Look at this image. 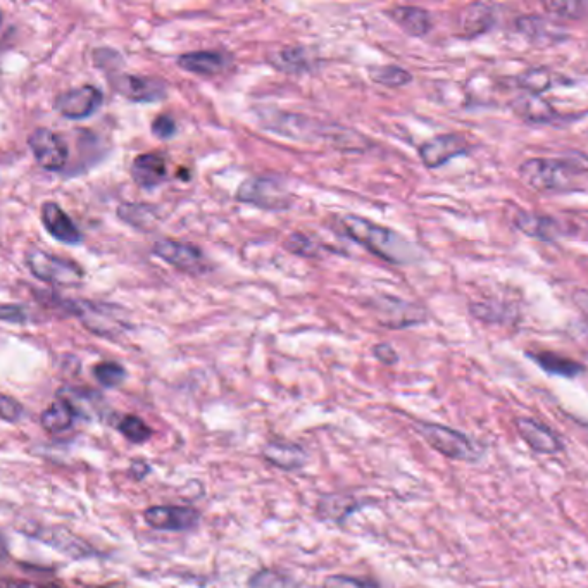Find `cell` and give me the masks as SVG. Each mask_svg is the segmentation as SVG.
Instances as JSON below:
<instances>
[{
    "label": "cell",
    "instance_id": "1",
    "mask_svg": "<svg viewBox=\"0 0 588 588\" xmlns=\"http://www.w3.org/2000/svg\"><path fill=\"white\" fill-rule=\"evenodd\" d=\"M521 182L535 192H573L588 175V157L571 152L563 157H532L518 168Z\"/></svg>",
    "mask_w": 588,
    "mask_h": 588
},
{
    "label": "cell",
    "instance_id": "2",
    "mask_svg": "<svg viewBox=\"0 0 588 588\" xmlns=\"http://www.w3.org/2000/svg\"><path fill=\"white\" fill-rule=\"evenodd\" d=\"M340 223L344 226L345 233L354 242L363 245L368 251L382 257L388 263H409L416 257V249L413 245L387 226L376 225L370 219L361 218L356 214H347Z\"/></svg>",
    "mask_w": 588,
    "mask_h": 588
},
{
    "label": "cell",
    "instance_id": "3",
    "mask_svg": "<svg viewBox=\"0 0 588 588\" xmlns=\"http://www.w3.org/2000/svg\"><path fill=\"white\" fill-rule=\"evenodd\" d=\"M418 432L425 438L426 444L442 454V456L454 459V461H466L476 463L483 456L482 445L468 437L466 433L457 432L449 426L435 425V423H421Z\"/></svg>",
    "mask_w": 588,
    "mask_h": 588
},
{
    "label": "cell",
    "instance_id": "4",
    "mask_svg": "<svg viewBox=\"0 0 588 588\" xmlns=\"http://www.w3.org/2000/svg\"><path fill=\"white\" fill-rule=\"evenodd\" d=\"M26 266L38 280L56 287H76L83 282L85 276V271L75 261H68L38 249L26 254Z\"/></svg>",
    "mask_w": 588,
    "mask_h": 588
},
{
    "label": "cell",
    "instance_id": "5",
    "mask_svg": "<svg viewBox=\"0 0 588 588\" xmlns=\"http://www.w3.org/2000/svg\"><path fill=\"white\" fill-rule=\"evenodd\" d=\"M69 304V311L78 316L90 332L101 337H114L126 328L125 318L121 316L118 307L88 301H69Z\"/></svg>",
    "mask_w": 588,
    "mask_h": 588
},
{
    "label": "cell",
    "instance_id": "6",
    "mask_svg": "<svg viewBox=\"0 0 588 588\" xmlns=\"http://www.w3.org/2000/svg\"><path fill=\"white\" fill-rule=\"evenodd\" d=\"M371 307L375 309L378 321L390 328H407V326L420 325L426 321L425 307L413 304V302L402 301L390 295L376 297Z\"/></svg>",
    "mask_w": 588,
    "mask_h": 588
},
{
    "label": "cell",
    "instance_id": "7",
    "mask_svg": "<svg viewBox=\"0 0 588 588\" xmlns=\"http://www.w3.org/2000/svg\"><path fill=\"white\" fill-rule=\"evenodd\" d=\"M33 157L47 171H59L68 163L69 149L66 140L49 128H38L28 137Z\"/></svg>",
    "mask_w": 588,
    "mask_h": 588
},
{
    "label": "cell",
    "instance_id": "8",
    "mask_svg": "<svg viewBox=\"0 0 588 588\" xmlns=\"http://www.w3.org/2000/svg\"><path fill=\"white\" fill-rule=\"evenodd\" d=\"M237 199L261 209H288L290 195L287 190L268 178H251L238 188Z\"/></svg>",
    "mask_w": 588,
    "mask_h": 588
},
{
    "label": "cell",
    "instance_id": "9",
    "mask_svg": "<svg viewBox=\"0 0 588 588\" xmlns=\"http://www.w3.org/2000/svg\"><path fill=\"white\" fill-rule=\"evenodd\" d=\"M144 520L154 530L188 532L201 521V514L188 506H152L145 509Z\"/></svg>",
    "mask_w": 588,
    "mask_h": 588
},
{
    "label": "cell",
    "instance_id": "10",
    "mask_svg": "<svg viewBox=\"0 0 588 588\" xmlns=\"http://www.w3.org/2000/svg\"><path fill=\"white\" fill-rule=\"evenodd\" d=\"M102 102L104 97L99 88H95L94 85H83L57 95L54 107L64 118L87 119L101 109Z\"/></svg>",
    "mask_w": 588,
    "mask_h": 588
},
{
    "label": "cell",
    "instance_id": "11",
    "mask_svg": "<svg viewBox=\"0 0 588 588\" xmlns=\"http://www.w3.org/2000/svg\"><path fill=\"white\" fill-rule=\"evenodd\" d=\"M152 251L157 257L166 261L169 266L180 269L188 275H195L204 269V256H202L201 249L195 245L163 238V240H157Z\"/></svg>",
    "mask_w": 588,
    "mask_h": 588
},
{
    "label": "cell",
    "instance_id": "12",
    "mask_svg": "<svg viewBox=\"0 0 588 588\" xmlns=\"http://www.w3.org/2000/svg\"><path fill=\"white\" fill-rule=\"evenodd\" d=\"M470 151V144L463 135L445 133L426 140L420 147V159L426 168H440L454 157L464 156Z\"/></svg>",
    "mask_w": 588,
    "mask_h": 588
},
{
    "label": "cell",
    "instance_id": "13",
    "mask_svg": "<svg viewBox=\"0 0 588 588\" xmlns=\"http://www.w3.org/2000/svg\"><path fill=\"white\" fill-rule=\"evenodd\" d=\"M111 83L118 94L133 102L163 101L168 94L166 83L147 76L119 75L114 76Z\"/></svg>",
    "mask_w": 588,
    "mask_h": 588
},
{
    "label": "cell",
    "instance_id": "14",
    "mask_svg": "<svg viewBox=\"0 0 588 588\" xmlns=\"http://www.w3.org/2000/svg\"><path fill=\"white\" fill-rule=\"evenodd\" d=\"M40 218L45 230L51 233V237L68 245H76L82 242V232L73 223V219L64 213L63 207L56 202H45L40 211Z\"/></svg>",
    "mask_w": 588,
    "mask_h": 588
},
{
    "label": "cell",
    "instance_id": "15",
    "mask_svg": "<svg viewBox=\"0 0 588 588\" xmlns=\"http://www.w3.org/2000/svg\"><path fill=\"white\" fill-rule=\"evenodd\" d=\"M513 223L520 232L526 233L528 237L538 238L544 242H552L563 237V225L556 218L545 216V214L530 213L518 209L514 214Z\"/></svg>",
    "mask_w": 588,
    "mask_h": 588
},
{
    "label": "cell",
    "instance_id": "16",
    "mask_svg": "<svg viewBox=\"0 0 588 588\" xmlns=\"http://www.w3.org/2000/svg\"><path fill=\"white\" fill-rule=\"evenodd\" d=\"M520 437L538 454H557L563 451V442L549 426L538 423L533 418H520L516 421Z\"/></svg>",
    "mask_w": 588,
    "mask_h": 588
},
{
    "label": "cell",
    "instance_id": "17",
    "mask_svg": "<svg viewBox=\"0 0 588 588\" xmlns=\"http://www.w3.org/2000/svg\"><path fill=\"white\" fill-rule=\"evenodd\" d=\"M495 25V9L487 2H473L459 14V30L466 40L482 37Z\"/></svg>",
    "mask_w": 588,
    "mask_h": 588
},
{
    "label": "cell",
    "instance_id": "18",
    "mask_svg": "<svg viewBox=\"0 0 588 588\" xmlns=\"http://www.w3.org/2000/svg\"><path fill=\"white\" fill-rule=\"evenodd\" d=\"M132 176L138 187L156 188L168 176L166 157L161 152H147L133 159Z\"/></svg>",
    "mask_w": 588,
    "mask_h": 588
},
{
    "label": "cell",
    "instance_id": "19",
    "mask_svg": "<svg viewBox=\"0 0 588 588\" xmlns=\"http://www.w3.org/2000/svg\"><path fill=\"white\" fill-rule=\"evenodd\" d=\"M509 106L518 118L533 125H545L557 119L556 109L552 107L551 102L545 101L540 95L523 94L520 97H514Z\"/></svg>",
    "mask_w": 588,
    "mask_h": 588
},
{
    "label": "cell",
    "instance_id": "20",
    "mask_svg": "<svg viewBox=\"0 0 588 588\" xmlns=\"http://www.w3.org/2000/svg\"><path fill=\"white\" fill-rule=\"evenodd\" d=\"M388 18L411 37H425L432 32V14L418 6H395L388 9Z\"/></svg>",
    "mask_w": 588,
    "mask_h": 588
},
{
    "label": "cell",
    "instance_id": "21",
    "mask_svg": "<svg viewBox=\"0 0 588 588\" xmlns=\"http://www.w3.org/2000/svg\"><path fill=\"white\" fill-rule=\"evenodd\" d=\"M225 56L219 52L199 51L188 52L178 57V66L194 75H218L225 69Z\"/></svg>",
    "mask_w": 588,
    "mask_h": 588
},
{
    "label": "cell",
    "instance_id": "22",
    "mask_svg": "<svg viewBox=\"0 0 588 588\" xmlns=\"http://www.w3.org/2000/svg\"><path fill=\"white\" fill-rule=\"evenodd\" d=\"M528 357L533 363H537L545 373L549 375L563 376V378H576L585 371V366L570 357L559 356L554 352H528Z\"/></svg>",
    "mask_w": 588,
    "mask_h": 588
},
{
    "label": "cell",
    "instance_id": "23",
    "mask_svg": "<svg viewBox=\"0 0 588 588\" xmlns=\"http://www.w3.org/2000/svg\"><path fill=\"white\" fill-rule=\"evenodd\" d=\"M516 30L526 38H530L532 42H537V40L559 42V40H563L561 26H556L549 19L540 18V16H521L516 21Z\"/></svg>",
    "mask_w": 588,
    "mask_h": 588
},
{
    "label": "cell",
    "instance_id": "24",
    "mask_svg": "<svg viewBox=\"0 0 588 588\" xmlns=\"http://www.w3.org/2000/svg\"><path fill=\"white\" fill-rule=\"evenodd\" d=\"M76 416L78 413H76L75 407L71 406L68 401L59 399L45 409L40 416V423L44 426L45 432L63 433L73 426Z\"/></svg>",
    "mask_w": 588,
    "mask_h": 588
},
{
    "label": "cell",
    "instance_id": "25",
    "mask_svg": "<svg viewBox=\"0 0 588 588\" xmlns=\"http://www.w3.org/2000/svg\"><path fill=\"white\" fill-rule=\"evenodd\" d=\"M264 457L268 459L269 463L275 464V466L283 468V470L301 468L304 461H306V454H304L301 447L292 444H280V442L266 445Z\"/></svg>",
    "mask_w": 588,
    "mask_h": 588
},
{
    "label": "cell",
    "instance_id": "26",
    "mask_svg": "<svg viewBox=\"0 0 588 588\" xmlns=\"http://www.w3.org/2000/svg\"><path fill=\"white\" fill-rule=\"evenodd\" d=\"M557 80L559 78L547 68H532L516 76V85L525 90V94L540 95L545 90L556 87Z\"/></svg>",
    "mask_w": 588,
    "mask_h": 588
},
{
    "label": "cell",
    "instance_id": "27",
    "mask_svg": "<svg viewBox=\"0 0 588 588\" xmlns=\"http://www.w3.org/2000/svg\"><path fill=\"white\" fill-rule=\"evenodd\" d=\"M370 76L373 82L388 88L406 87L413 82V75L401 66H376L370 69Z\"/></svg>",
    "mask_w": 588,
    "mask_h": 588
},
{
    "label": "cell",
    "instance_id": "28",
    "mask_svg": "<svg viewBox=\"0 0 588 588\" xmlns=\"http://www.w3.org/2000/svg\"><path fill=\"white\" fill-rule=\"evenodd\" d=\"M470 313L476 320L485 323H506L514 316L513 309L501 302H473L470 304Z\"/></svg>",
    "mask_w": 588,
    "mask_h": 588
},
{
    "label": "cell",
    "instance_id": "29",
    "mask_svg": "<svg viewBox=\"0 0 588 588\" xmlns=\"http://www.w3.org/2000/svg\"><path fill=\"white\" fill-rule=\"evenodd\" d=\"M118 430L126 440H130L133 444H144L152 437L151 428L145 425L144 420H140L138 416H132V414L119 421Z\"/></svg>",
    "mask_w": 588,
    "mask_h": 588
},
{
    "label": "cell",
    "instance_id": "30",
    "mask_svg": "<svg viewBox=\"0 0 588 588\" xmlns=\"http://www.w3.org/2000/svg\"><path fill=\"white\" fill-rule=\"evenodd\" d=\"M118 216L125 219L126 223L137 226V228H147L154 221V209L144 204H125L118 209Z\"/></svg>",
    "mask_w": 588,
    "mask_h": 588
},
{
    "label": "cell",
    "instance_id": "31",
    "mask_svg": "<svg viewBox=\"0 0 588 588\" xmlns=\"http://www.w3.org/2000/svg\"><path fill=\"white\" fill-rule=\"evenodd\" d=\"M273 64L276 68H280V71H287V73H299V71L309 68V61H307L304 49H285V51L278 52Z\"/></svg>",
    "mask_w": 588,
    "mask_h": 588
},
{
    "label": "cell",
    "instance_id": "32",
    "mask_svg": "<svg viewBox=\"0 0 588 588\" xmlns=\"http://www.w3.org/2000/svg\"><path fill=\"white\" fill-rule=\"evenodd\" d=\"M544 9L557 18L578 19L585 14L587 6L578 0H551L544 2Z\"/></svg>",
    "mask_w": 588,
    "mask_h": 588
},
{
    "label": "cell",
    "instance_id": "33",
    "mask_svg": "<svg viewBox=\"0 0 588 588\" xmlns=\"http://www.w3.org/2000/svg\"><path fill=\"white\" fill-rule=\"evenodd\" d=\"M94 376L97 382L107 388L119 387L125 382L126 371L118 363H101L94 368Z\"/></svg>",
    "mask_w": 588,
    "mask_h": 588
},
{
    "label": "cell",
    "instance_id": "34",
    "mask_svg": "<svg viewBox=\"0 0 588 588\" xmlns=\"http://www.w3.org/2000/svg\"><path fill=\"white\" fill-rule=\"evenodd\" d=\"M287 247L288 251L294 252L297 256L316 257L320 254V245L301 233L292 235L287 242Z\"/></svg>",
    "mask_w": 588,
    "mask_h": 588
},
{
    "label": "cell",
    "instance_id": "35",
    "mask_svg": "<svg viewBox=\"0 0 588 588\" xmlns=\"http://www.w3.org/2000/svg\"><path fill=\"white\" fill-rule=\"evenodd\" d=\"M0 414H2V420L7 421V423H16L23 416V406L18 401H14L13 397L2 395Z\"/></svg>",
    "mask_w": 588,
    "mask_h": 588
},
{
    "label": "cell",
    "instance_id": "36",
    "mask_svg": "<svg viewBox=\"0 0 588 588\" xmlns=\"http://www.w3.org/2000/svg\"><path fill=\"white\" fill-rule=\"evenodd\" d=\"M152 133L156 135V137L163 138H171L176 133V121L175 119L171 118L169 114H161V116H157L154 121H152Z\"/></svg>",
    "mask_w": 588,
    "mask_h": 588
},
{
    "label": "cell",
    "instance_id": "37",
    "mask_svg": "<svg viewBox=\"0 0 588 588\" xmlns=\"http://www.w3.org/2000/svg\"><path fill=\"white\" fill-rule=\"evenodd\" d=\"M323 588H373L368 583H364L363 580H357L352 576L345 575H333L326 578L323 583Z\"/></svg>",
    "mask_w": 588,
    "mask_h": 588
},
{
    "label": "cell",
    "instance_id": "38",
    "mask_svg": "<svg viewBox=\"0 0 588 588\" xmlns=\"http://www.w3.org/2000/svg\"><path fill=\"white\" fill-rule=\"evenodd\" d=\"M2 320L6 323H25L28 320V313L25 311V307L13 306V304H4L2 306Z\"/></svg>",
    "mask_w": 588,
    "mask_h": 588
},
{
    "label": "cell",
    "instance_id": "39",
    "mask_svg": "<svg viewBox=\"0 0 588 588\" xmlns=\"http://www.w3.org/2000/svg\"><path fill=\"white\" fill-rule=\"evenodd\" d=\"M373 352H375L376 359H380L383 364H395L399 361V356L392 345L378 344Z\"/></svg>",
    "mask_w": 588,
    "mask_h": 588
},
{
    "label": "cell",
    "instance_id": "40",
    "mask_svg": "<svg viewBox=\"0 0 588 588\" xmlns=\"http://www.w3.org/2000/svg\"><path fill=\"white\" fill-rule=\"evenodd\" d=\"M573 302L575 306L582 311L588 318V290L587 288H578L576 292H573Z\"/></svg>",
    "mask_w": 588,
    "mask_h": 588
},
{
    "label": "cell",
    "instance_id": "41",
    "mask_svg": "<svg viewBox=\"0 0 588 588\" xmlns=\"http://www.w3.org/2000/svg\"><path fill=\"white\" fill-rule=\"evenodd\" d=\"M2 588H63L57 585H35V583L23 582V580H4Z\"/></svg>",
    "mask_w": 588,
    "mask_h": 588
}]
</instances>
